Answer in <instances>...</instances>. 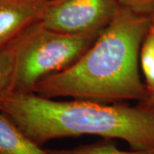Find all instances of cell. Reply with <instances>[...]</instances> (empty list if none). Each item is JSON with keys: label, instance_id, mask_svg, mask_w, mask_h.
<instances>
[{"label": "cell", "instance_id": "9", "mask_svg": "<svg viewBox=\"0 0 154 154\" xmlns=\"http://www.w3.org/2000/svg\"><path fill=\"white\" fill-rule=\"evenodd\" d=\"M15 58L12 45L0 50V99L12 93Z\"/></svg>", "mask_w": 154, "mask_h": 154}, {"label": "cell", "instance_id": "6", "mask_svg": "<svg viewBox=\"0 0 154 154\" xmlns=\"http://www.w3.org/2000/svg\"><path fill=\"white\" fill-rule=\"evenodd\" d=\"M0 154H51L26 135L0 110Z\"/></svg>", "mask_w": 154, "mask_h": 154}, {"label": "cell", "instance_id": "13", "mask_svg": "<svg viewBox=\"0 0 154 154\" xmlns=\"http://www.w3.org/2000/svg\"><path fill=\"white\" fill-rule=\"evenodd\" d=\"M36 1H43V2H48L50 0H36Z\"/></svg>", "mask_w": 154, "mask_h": 154}, {"label": "cell", "instance_id": "11", "mask_svg": "<svg viewBox=\"0 0 154 154\" xmlns=\"http://www.w3.org/2000/svg\"><path fill=\"white\" fill-rule=\"evenodd\" d=\"M139 104L144 105L146 107L151 108V109H154V92L149 94L146 99L143 100L142 102H140Z\"/></svg>", "mask_w": 154, "mask_h": 154}, {"label": "cell", "instance_id": "1", "mask_svg": "<svg viewBox=\"0 0 154 154\" xmlns=\"http://www.w3.org/2000/svg\"><path fill=\"white\" fill-rule=\"evenodd\" d=\"M152 18L120 6L108 26L71 65L39 81L33 93L105 104L142 102L148 91L141 79L140 51Z\"/></svg>", "mask_w": 154, "mask_h": 154}, {"label": "cell", "instance_id": "12", "mask_svg": "<svg viewBox=\"0 0 154 154\" xmlns=\"http://www.w3.org/2000/svg\"><path fill=\"white\" fill-rule=\"evenodd\" d=\"M152 24L154 25V16H152Z\"/></svg>", "mask_w": 154, "mask_h": 154}, {"label": "cell", "instance_id": "8", "mask_svg": "<svg viewBox=\"0 0 154 154\" xmlns=\"http://www.w3.org/2000/svg\"><path fill=\"white\" fill-rule=\"evenodd\" d=\"M140 67L148 95L154 92V25L151 24L140 51Z\"/></svg>", "mask_w": 154, "mask_h": 154}, {"label": "cell", "instance_id": "3", "mask_svg": "<svg viewBox=\"0 0 154 154\" xmlns=\"http://www.w3.org/2000/svg\"><path fill=\"white\" fill-rule=\"evenodd\" d=\"M98 36L60 33L39 22L32 24L11 44L15 58L12 93H33L39 81L71 65Z\"/></svg>", "mask_w": 154, "mask_h": 154}, {"label": "cell", "instance_id": "4", "mask_svg": "<svg viewBox=\"0 0 154 154\" xmlns=\"http://www.w3.org/2000/svg\"><path fill=\"white\" fill-rule=\"evenodd\" d=\"M119 7L118 0H50L38 22L60 33L99 35Z\"/></svg>", "mask_w": 154, "mask_h": 154}, {"label": "cell", "instance_id": "5", "mask_svg": "<svg viewBox=\"0 0 154 154\" xmlns=\"http://www.w3.org/2000/svg\"><path fill=\"white\" fill-rule=\"evenodd\" d=\"M46 3L0 0V50L11 45L29 26L39 21Z\"/></svg>", "mask_w": 154, "mask_h": 154}, {"label": "cell", "instance_id": "10", "mask_svg": "<svg viewBox=\"0 0 154 154\" xmlns=\"http://www.w3.org/2000/svg\"><path fill=\"white\" fill-rule=\"evenodd\" d=\"M120 6L152 18L154 16V0H118Z\"/></svg>", "mask_w": 154, "mask_h": 154}, {"label": "cell", "instance_id": "2", "mask_svg": "<svg viewBox=\"0 0 154 154\" xmlns=\"http://www.w3.org/2000/svg\"><path fill=\"white\" fill-rule=\"evenodd\" d=\"M0 110L32 140L94 135L118 139L130 149L154 147V109L90 100H57L34 93H11L0 99Z\"/></svg>", "mask_w": 154, "mask_h": 154}, {"label": "cell", "instance_id": "7", "mask_svg": "<svg viewBox=\"0 0 154 154\" xmlns=\"http://www.w3.org/2000/svg\"><path fill=\"white\" fill-rule=\"evenodd\" d=\"M51 154H154V147L144 150L122 151L118 149L111 140H105L99 143L85 145L70 149L49 150Z\"/></svg>", "mask_w": 154, "mask_h": 154}]
</instances>
